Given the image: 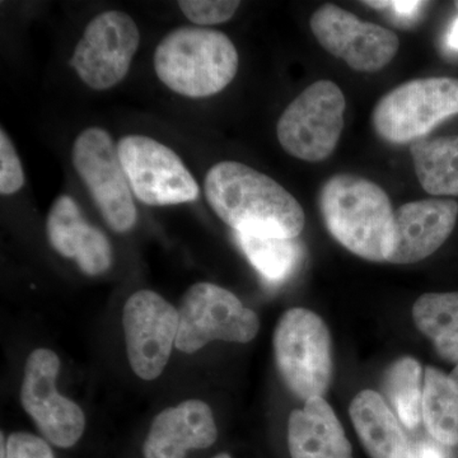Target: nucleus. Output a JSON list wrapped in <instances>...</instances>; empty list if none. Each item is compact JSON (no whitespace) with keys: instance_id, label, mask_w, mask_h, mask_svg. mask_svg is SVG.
<instances>
[{"instance_id":"obj_4","label":"nucleus","mask_w":458,"mask_h":458,"mask_svg":"<svg viewBox=\"0 0 458 458\" xmlns=\"http://www.w3.org/2000/svg\"><path fill=\"white\" fill-rule=\"evenodd\" d=\"M276 366L301 400L322 397L333 375L331 337L324 319L306 309L286 311L274 331Z\"/></svg>"},{"instance_id":"obj_15","label":"nucleus","mask_w":458,"mask_h":458,"mask_svg":"<svg viewBox=\"0 0 458 458\" xmlns=\"http://www.w3.org/2000/svg\"><path fill=\"white\" fill-rule=\"evenodd\" d=\"M47 232L57 254L74 259L87 276H101L110 269V241L104 232L87 222L80 205L69 195H60L51 205Z\"/></svg>"},{"instance_id":"obj_9","label":"nucleus","mask_w":458,"mask_h":458,"mask_svg":"<svg viewBox=\"0 0 458 458\" xmlns=\"http://www.w3.org/2000/svg\"><path fill=\"white\" fill-rule=\"evenodd\" d=\"M117 153L132 195L150 207L192 203L200 189L179 156L165 144L144 135H126Z\"/></svg>"},{"instance_id":"obj_18","label":"nucleus","mask_w":458,"mask_h":458,"mask_svg":"<svg viewBox=\"0 0 458 458\" xmlns=\"http://www.w3.org/2000/svg\"><path fill=\"white\" fill-rule=\"evenodd\" d=\"M349 412L370 458H417L399 419L381 394L361 391L352 400Z\"/></svg>"},{"instance_id":"obj_31","label":"nucleus","mask_w":458,"mask_h":458,"mask_svg":"<svg viewBox=\"0 0 458 458\" xmlns=\"http://www.w3.org/2000/svg\"><path fill=\"white\" fill-rule=\"evenodd\" d=\"M2 458H7V442H5L4 434H2Z\"/></svg>"},{"instance_id":"obj_17","label":"nucleus","mask_w":458,"mask_h":458,"mask_svg":"<svg viewBox=\"0 0 458 458\" xmlns=\"http://www.w3.org/2000/svg\"><path fill=\"white\" fill-rule=\"evenodd\" d=\"M288 447L292 458H352L351 442L324 397H312L292 411Z\"/></svg>"},{"instance_id":"obj_19","label":"nucleus","mask_w":458,"mask_h":458,"mask_svg":"<svg viewBox=\"0 0 458 458\" xmlns=\"http://www.w3.org/2000/svg\"><path fill=\"white\" fill-rule=\"evenodd\" d=\"M421 188L433 197H458V135L419 140L410 148Z\"/></svg>"},{"instance_id":"obj_11","label":"nucleus","mask_w":458,"mask_h":458,"mask_svg":"<svg viewBox=\"0 0 458 458\" xmlns=\"http://www.w3.org/2000/svg\"><path fill=\"white\" fill-rule=\"evenodd\" d=\"M123 325L135 375L146 381L158 378L176 345L179 311L156 292H135L123 306Z\"/></svg>"},{"instance_id":"obj_8","label":"nucleus","mask_w":458,"mask_h":458,"mask_svg":"<svg viewBox=\"0 0 458 458\" xmlns=\"http://www.w3.org/2000/svg\"><path fill=\"white\" fill-rule=\"evenodd\" d=\"M72 161L108 227L131 231L137 207L111 135L102 128L86 129L74 141Z\"/></svg>"},{"instance_id":"obj_21","label":"nucleus","mask_w":458,"mask_h":458,"mask_svg":"<svg viewBox=\"0 0 458 458\" xmlns=\"http://www.w3.org/2000/svg\"><path fill=\"white\" fill-rule=\"evenodd\" d=\"M423 420L434 441L458 445V391L450 377L434 367L424 370Z\"/></svg>"},{"instance_id":"obj_33","label":"nucleus","mask_w":458,"mask_h":458,"mask_svg":"<svg viewBox=\"0 0 458 458\" xmlns=\"http://www.w3.org/2000/svg\"><path fill=\"white\" fill-rule=\"evenodd\" d=\"M454 5H456L457 11H458V2L454 3Z\"/></svg>"},{"instance_id":"obj_22","label":"nucleus","mask_w":458,"mask_h":458,"mask_svg":"<svg viewBox=\"0 0 458 458\" xmlns=\"http://www.w3.org/2000/svg\"><path fill=\"white\" fill-rule=\"evenodd\" d=\"M238 245L262 278L279 284L291 278L302 260V246L295 238H267L237 233Z\"/></svg>"},{"instance_id":"obj_25","label":"nucleus","mask_w":458,"mask_h":458,"mask_svg":"<svg viewBox=\"0 0 458 458\" xmlns=\"http://www.w3.org/2000/svg\"><path fill=\"white\" fill-rule=\"evenodd\" d=\"M25 185V172L11 138L0 131V192L13 195Z\"/></svg>"},{"instance_id":"obj_32","label":"nucleus","mask_w":458,"mask_h":458,"mask_svg":"<svg viewBox=\"0 0 458 458\" xmlns=\"http://www.w3.org/2000/svg\"><path fill=\"white\" fill-rule=\"evenodd\" d=\"M214 458H231V456H229V454H218V456H216Z\"/></svg>"},{"instance_id":"obj_16","label":"nucleus","mask_w":458,"mask_h":458,"mask_svg":"<svg viewBox=\"0 0 458 458\" xmlns=\"http://www.w3.org/2000/svg\"><path fill=\"white\" fill-rule=\"evenodd\" d=\"M216 437L209 406L200 400L183 401L157 415L144 443V457L186 458L190 450L210 447Z\"/></svg>"},{"instance_id":"obj_12","label":"nucleus","mask_w":458,"mask_h":458,"mask_svg":"<svg viewBox=\"0 0 458 458\" xmlns=\"http://www.w3.org/2000/svg\"><path fill=\"white\" fill-rule=\"evenodd\" d=\"M60 360L49 349H38L26 361L21 403L40 432L56 447L80 441L86 428L82 409L56 390Z\"/></svg>"},{"instance_id":"obj_7","label":"nucleus","mask_w":458,"mask_h":458,"mask_svg":"<svg viewBox=\"0 0 458 458\" xmlns=\"http://www.w3.org/2000/svg\"><path fill=\"white\" fill-rule=\"evenodd\" d=\"M259 328L256 313L236 295L212 283H198L181 300L176 348L192 354L214 340L250 343Z\"/></svg>"},{"instance_id":"obj_28","label":"nucleus","mask_w":458,"mask_h":458,"mask_svg":"<svg viewBox=\"0 0 458 458\" xmlns=\"http://www.w3.org/2000/svg\"><path fill=\"white\" fill-rule=\"evenodd\" d=\"M415 454H417V458H448L445 445L437 441L421 442L415 450Z\"/></svg>"},{"instance_id":"obj_23","label":"nucleus","mask_w":458,"mask_h":458,"mask_svg":"<svg viewBox=\"0 0 458 458\" xmlns=\"http://www.w3.org/2000/svg\"><path fill=\"white\" fill-rule=\"evenodd\" d=\"M421 367L414 358L403 357L394 361L384 377L386 397L397 419L409 429H414L423 418V385Z\"/></svg>"},{"instance_id":"obj_20","label":"nucleus","mask_w":458,"mask_h":458,"mask_svg":"<svg viewBox=\"0 0 458 458\" xmlns=\"http://www.w3.org/2000/svg\"><path fill=\"white\" fill-rule=\"evenodd\" d=\"M412 318L443 360L458 364V292L421 295L412 307Z\"/></svg>"},{"instance_id":"obj_3","label":"nucleus","mask_w":458,"mask_h":458,"mask_svg":"<svg viewBox=\"0 0 458 458\" xmlns=\"http://www.w3.org/2000/svg\"><path fill=\"white\" fill-rule=\"evenodd\" d=\"M155 71L165 87L181 96L210 98L236 77L238 53L225 33L204 27H179L156 47Z\"/></svg>"},{"instance_id":"obj_10","label":"nucleus","mask_w":458,"mask_h":458,"mask_svg":"<svg viewBox=\"0 0 458 458\" xmlns=\"http://www.w3.org/2000/svg\"><path fill=\"white\" fill-rule=\"evenodd\" d=\"M140 42V29L129 14L104 12L87 25L69 64L89 89H110L128 75Z\"/></svg>"},{"instance_id":"obj_24","label":"nucleus","mask_w":458,"mask_h":458,"mask_svg":"<svg viewBox=\"0 0 458 458\" xmlns=\"http://www.w3.org/2000/svg\"><path fill=\"white\" fill-rule=\"evenodd\" d=\"M240 2L231 0H181V12L199 26L219 25L227 22L240 8Z\"/></svg>"},{"instance_id":"obj_30","label":"nucleus","mask_w":458,"mask_h":458,"mask_svg":"<svg viewBox=\"0 0 458 458\" xmlns=\"http://www.w3.org/2000/svg\"><path fill=\"white\" fill-rule=\"evenodd\" d=\"M448 377H450L452 385H454V388H456V390L458 391V364L456 366V369L452 370L451 375Z\"/></svg>"},{"instance_id":"obj_14","label":"nucleus","mask_w":458,"mask_h":458,"mask_svg":"<svg viewBox=\"0 0 458 458\" xmlns=\"http://www.w3.org/2000/svg\"><path fill=\"white\" fill-rule=\"evenodd\" d=\"M458 203L450 199L411 201L394 212V246L387 262L414 264L434 254L456 225Z\"/></svg>"},{"instance_id":"obj_27","label":"nucleus","mask_w":458,"mask_h":458,"mask_svg":"<svg viewBox=\"0 0 458 458\" xmlns=\"http://www.w3.org/2000/svg\"><path fill=\"white\" fill-rule=\"evenodd\" d=\"M364 4L381 11H387L400 25H408L417 20L421 9L428 3L414 0H394V2H364Z\"/></svg>"},{"instance_id":"obj_13","label":"nucleus","mask_w":458,"mask_h":458,"mask_svg":"<svg viewBox=\"0 0 458 458\" xmlns=\"http://www.w3.org/2000/svg\"><path fill=\"white\" fill-rule=\"evenodd\" d=\"M311 30L325 50L357 72L381 71L400 47L399 38L390 30L363 22L334 4L322 5L312 14Z\"/></svg>"},{"instance_id":"obj_29","label":"nucleus","mask_w":458,"mask_h":458,"mask_svg":"<svg viewBox=\"0 0 458 458\" xmlns=\"http://www.w3.org/2000/svg\"><path fill=\"white\" fill-rule=\"evenodd\" d=\"M445 50L450 51V53H458V17L454 18L450 29L445 33Z\"/></svg>"},{"instance_id":"obj_26","label":"nucleus","mask_w":458,"mask_h":458,"mask_svg":"<svg viewBox=\"0 0 458 458\" xmlns=\"http://www.w3.org/2000/svg\"><path fill=\"white\" fill-rule=\"evenodd\" d=\"M7 458H55L47 441L30 433H14L7 439Z\"/></svg>"},{"instance_id":"obj_2","label":"nucleus","mask_w":458,"mask_h":458,"mask_svg":"<svg viewBox=\"0 0 458 458\" xmlns=\"http://www.w3.org/2000/svg\"><path fill=\"white\" fill-rule=\"evenodd\" d=\"M319 209L331 236L369 261H387L394 246V212L384 189L354 174H336L319 192Z\"/></svg>"},{"instance_id":"obj_6","label":"nucleus","mask_w":458,"mask_h":458,"mask_svg":"<svg viewBox=\"0 0 458 458\" xmlns=\"http://www.w3.org/2000/svg\"><path fill=\"white\" fill-rule=\"evenodd\" d=\"M345 98L337 84L318 81L285 108L276 134L288 155L307 162H321L333 155L344 128Z\"/></svg>"},{"instance_id":"obj_5","label":"nucleus","mask_w":458,"mask_h":458,"mask_svg":"<svg viewBox=\"0 0 458 458\" xmlns=\"http://www.w3.org/2000/svg\"><path fill=\"white\" fill-rule=\"evenodd\" d=\"M458 114V80L420 78L390 90L377 102L372 123L393 144L423 140L439 123Z\"/></svg>"},{"instance_id":"obj_1","label":"nucleus","mask_w":458,"mask_h":458,"mask_svg":"<svg viewBox=\"0 0 458 458\" xmlns=\"http://www.w3.org/2000/svg\"><path fill=\"white\" fill-rule=\"evenodd\" d=\"M204 190L214 213L237 233L283 240L302 233L306 216L297 199L255 168L219 162L208 171Z\"/></svg>"}]
</instances>
